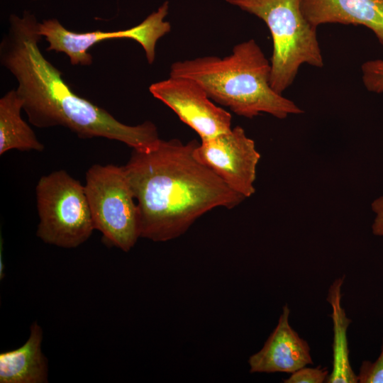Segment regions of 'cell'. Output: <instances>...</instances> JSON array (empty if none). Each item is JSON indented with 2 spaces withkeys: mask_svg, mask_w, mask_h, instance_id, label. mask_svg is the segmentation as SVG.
<instances>
[{
  "mask_svg": "<svg viewBox=\"0 0 383 383\" xmlns=\"http://www.w3.org/2000/svg\"><path fill=\"white\" fill-rule=\"evenodd\" d=\"M38 23L28 12L11 15L0 45L1 64L17 81L29 122L40 128L63 126L80 138H104L138 150L155 147L160 138L153 123L126 125L72 91L40 51Z\"/></svg>",
  "mask_w": 383,
  "mask_h": 383,
  "instance_id": "obj_1",
  "label": "cell"
},
{
  "mask_svg": "<svg viewBox=\"0 0 383 383\" xmlns=\"http://www.w3.org/2000/svg\"><path fill=\"white\" fill-rule=\"evenodd\" d=\"M198 144L160 139L150 150L133 149L123 167L137 203L140 238H177L206 212L231 209L245 199L196 157Z\"/></svg>",
  "mask_w": 383,
  "mask_h": 383,
  "instance_id": "obj_2",
  "label": "cell"
},
{
  "mask_svg": "<svg viewBox=\"0 0 383 383\" xmlns=\"http://www.w3.org/2000/svg\"><path fill=\"white\" fill-rule=\"evenodd\" d=\"M271 65L254 39L234 46L225 57L206 56L174 62L170 76L199 83L209 98L240 116L261 113L284 119L304 111L270 86Z\"/></svg>",
  "mask_w": 383,
  "mask_h": 383,
  "instance_id": "obj_3",
  "label": "cell"
},
{
  "mask_svg": "<svg viewBox=\"0 0 383 383\" xmlns=\"http://www.w3.org/2000/svg\"><path fill=\"white\" fill-rule=\"evenodd\" d=\"M225 1L262 19L270 29L273 41L270 84L277 94L293 83L302 64L323 67L317 28L304 16L301 0Z\"/></svg>",
  "mask_w": 383,
  "mask_h": 383,
  "instance_id": "obj_4",
  "label": "cell"
},
{
  "mask_svg": "<svg viewBox=\"0 0 383 383\" xmlns=\"http://www.w3.org/2000/svg\"><path fill=\"white\" fill-rule=\"evenodd\" d=\"M35 199L39 217L36 235L43 243L75 248L95 230L84 185L67 171L42 176L35 186Z\"/></svg>",
  "mask_w": 383,
  "mask_h": 383,
  "instance_id": "obj_5",
  "label": "cell"
},
{
  "mask_svg": "<svg viewBox=\"0 0 383 383\" xmlns=\"http://www.w3.org/2000/svg\"><path fill=\"white\" fill-rule=\"evenodd\" d=\"M84 188L94 229L104 243L130 251L140 238L139 213L123 166L91 165Z\"/></svg>",
  "mask_w": 383,
  "mask_h": 383,
  "instance_id": "obj_6",
  "label": "cell"
},
{
  "mask_svg": "<svg viewBox=\"0 0 383 383\" xmlns=\"http://www.w3.org/2000/svg\"><path fill=\"white\" fill-rule=\"evenodd\" d=\"M168 9L169 2L165 1L141 23L127 30L75 33L67 30L57 19L52 18L39 23L38 33L45 37L49 43L47 50L65 53L72 65H91L93 59L88 50L101 40L118 38L137 41L144 49L148 62L152 64L155 60L157 40L170 30V23L164 21Z\"/></svg>",
  "mask_w": 383,
  "mask_h": 383,
  "instance_id": "obj_7",
  "label": "cell"
},
{
  "mask_svg": "<svg viewBox=\"0 0 383 383\" xmlns=\"http://www.w3.org/2000/svg\"><path fill=\"white\" fill-rule=\"evenodd\" d=\"M194 153L235 192L245 198L255 192L256 168L261 156L242 127L201 140Z\"/></svg>",
  "mask_w": 383,
  "mask_h": 383,
  "instance_id": "obj_8",
  "label": "cell"
},
{
  "mask_svg": "<svg viewBox=\"0 0 383 383\" xmlns=\"http://www.w3.org/2000/svg\"><path fill=\"white\" fill-rule=\"evenodd\" d=\"M152 95L170 107L201 140L229 131L231 114L213 104L204 88L184 77H170L152 84Z\"/></svg>",
  "mask_w": 383,
  "mask_h": 383,
  "instance_id": "obj_9",
  "label": "cell"
},
{
  "mask_svg": "<svg viewBox=\"0 0 383 383\" xmlns=\"http://www.w3.org/2000/svg\"><path fill=\"white\" fill-rule=\"evenodd\" d=\"M290 309L282 307L277 324L262 348L248 359L250 373L291 374L313 362L308 342L289 323Z\"/></svg>",
  "mask_w": 383,
  "mask_h": 383,
  "instance_id": "obj_10",
  "label": "cell"
},
{
  "mask_svg": "<svg viewBox=\"0 0 383 383\" xmlns=\"http://www.w3.org/2000/svg\"><path fill=\"white\" fill-rule=\"evenodd\" d=\"M300 6L315 28L325 23L363 26L383 45V0H301Z\"/></svg>",
  "mask_w": 383,
  "mask_h": 383,
  "instance_id": "obj_11",
  "label": "cell"
},
{
  "mask_svg": "<svg viewBox=\"0 0 383 383\" xmlns=\"http://www.w3.org/2000/svg\"><path fill=\"white\" fill-rule=\"evenodd\" d=\"M43 331L35 321L26 342L0 354V383H48V363L42 351Z\"/></svg>",
  "mask_w": 383,
  "mask_h": 383,
  "instance_id": "obj_12",
  "label": "cell"
},
{
  "mask_svg": "<svg viewBox=\"0 0 383 383\" xmlns=\"http://www.w3.org/2000/svg\"><path fill=\"white\" fill-rule=\"evenodd\" d=\"M345 275L336 278L330 285L326 297L332 311L330 315L333 323V362L327 383H358L357 374L353 370L350 360L348 329L352 320L342 306V287Z\"/></svg>",
  "mask_w": 383,
  "mask_h": 383,
  "instance_id": "obj_13",
  "label": "cell"
},
{
  "mask_svg": "<svg viewBox=\"0 0 383 383\" xmlns=\"http://www.w3.org/2000/svg\"><path fill=\"white\" fill-rule=\"evenodd\" d=\"M23 101L16 89L0 99V155L11 150L22 152L44 150V145L22 118Z\"/></svg>",
  "mask_w": 383,
  "mask_h": 383,
  "instance_id": "obj_14",
  "label": "cell"
},
{
  "mask_svg": "<svg viewBox=\"0 0 383 383\" xmlns=\"http://www.w3.org/2000/svg\"><path fill=\"white\" fill-rule=\"evenodd\" d=\"M362 81L366 89L372 92H383V60H368L361 66Z\"/></svg>",
  "mask_w": 383,
  "mask_h": 383,
  "instance_id": "obj_15",
  "label": "cell"
},
{
  "mask_svg": "<svg viewBox=\"0 0 383 383\" xmlns=\"http://www.w3.org/2000/svg\"><path fill=\"white\" fill-rule=\"evenodd\" d=\"M357 376L358 383H383V338L377 360L362 361Z\"/></svg>",
  "mask_w": 383,
  "mask_h": 383,
  "instance_id": "obj_16",
  "label": "cell"
},
{
  "mask_svg": "<svg viewBox=\"0 0 383 383\" xmlns=\"http://www.w3.org/2000/svg\"><path fill=\"white\" fill-rule=\"evenodd\" d=\"M329 374L330 372L326 367H310L305 366L291 373L288 378L283 379V382L323 383L326 382Z\"/></svg>",
  "mask_w": 383,
  "mask_h": 383,
  "instance_id": "obj_17",
  "label": "cell"
},
{
  "mask_svg": "<svg viewBox=\"0 0 383 383\" xmlns=\"http://www.w3.org/2000/svg\"><path fill=\"white\" fill-rule=\"evenodd\" d=\"M372 209L376 213L372 226V233L374 235L383 237V196L372 202Z\"/></svg>",
  "mask_w": 383,
  "mask_h": 383,
  "instance_id": "obj_18",
  "label": "cell"
},
{
  "mask_svg": "<svg viewBox=\"0 0 383 383\" xmlns=\"http://www.w3.org/2000/svg\"><path fill=\"white\" fill-rule=\"evenodd\" d=\"M382 309H383V306H382Z\"/></svg>",
  "mask_w": 383,
  "mask_h": 383,
  "instance_id": "obj_19",
  "label": "cell"
}]
</instances>
